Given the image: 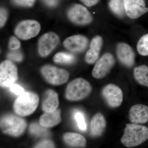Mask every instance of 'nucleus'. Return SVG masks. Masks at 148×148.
Returning <instances> with one entry per match:
<instances>
[{"label": "nucleus", "mask_w": 148, "mask_h": 148, "mask_svg": "<svg viewBox=\"0 0 148 148\" xmlns=\"http://www.w3.org/2000/svg\"><path fill=\"white\" fill-rule=\"evenodd\" d=\"M148 139V128L138 124H127L122 137V143L127 147L140 145Z\"/></svg>", "instance_id": "f257e3e1"}, {"label": "nucleus", "mask_w": 148, "mask_h": 148, "mask_svg": "<svg viewBox=\"0 0 148 148\" xmlns=\"http://www.w3.org/2000/svg\"><path fill=\"white\" fill-rule=\"evenodd\" d=\"M39 102V98L36 93L24 92L19 95L14 102V111L21 116L29 115L36 110Z\"/></svg>", "instance_id": "f03ea898"}, {"label": "nucleus", "mask_w": 148, "mask_h": 148, "mask_svg": "<svg viewBox=\"0 0 148 148\" xmlns=\"http://www.w3.org/2000/svg\"><path fill=\"white\" fill-rule=\"evenodd\" d=\"M92 90V87L88 82L81 78L71 82L66 88V97L71 101H78L87 97Z\"/></svg>", "instance_id": "7ed1b4c3"}, {"label": "nucleus", "mask_w": 148, "mask_h": 148, "mask_svg": "<svg viewBox=\"0 0 148 148\" xmlns=\"http://www.w3.org/2000/svg\"><path fill=\"white\" fill-rule=\"evenodd\" d=\"M27 127L26 122L23 119L13 115H8L2 118L1 127L5 134L18 137L24 133Z\"/></svg>", "instance_id": "20e7f679"}, {"label": "nucleus", "mask_w": 148, "mask_h": 148, "mask_svg": "<svg viewBox=\"0 0 148 148\" xmlns=\"http://www.w3.org/2000/svg\"><path fill=\"white\" fill-rule=\"evenodd\" d=\"M41 72L48 82L55 85L65 83L69 79V73L66 70L50 65L43 67Z\"/></svg>", "instance_id": "39448f33"}, {"label": "nucleus", "mask_w": 148, "mask_h": 148, "mask_svg": "<svg viewBox=\"0 0 148 148\" xmlns=\"http://www.w3.org/2000/svg\"><path fill=\"white\" fill-rule=\"evenodd\" d=\"M18 78L16 66L11 61L6 60L0 65V84L3 87H10Z\"/></svg>", "instance_id": "423d86ee"}, {"label": "nucleus", "mask_w": 148, "mask_h": 148, "mask_svg": "<svg viewBox=\"0 0 148 148\" xmlns=\"http://www.w3.org/2000/svg\"><path fill=\"white\" fill-rule=\"evenodd\" d=\"M40 29L39 23L36 20H25L17 25L15 29V34L21 39L29 40L38 34Z\"/></svg>", "instance_id": "0eeeda50"}, {"label": "nucleus", "mask_w": 148, "mask_h": 148, "mask_svg": "<svg viewBox=\"0 0 148 148\" xmlns=\"http://www.w3.org/2000/svg\"><path fill=\"white\" fill-rule=\"evenodd\" d=\"M115 63V60L112 54L104 53L95 64L92 70V76L98 79L103 78L110 72Z\"/></svg>", "instance_id": "6e6552de"}, {"label": "nucleus", "mask_w": 148, "mask_h": 148, "mask_svg": "<svg viewBox=\"0 0 148 148\" xmlns=\"http://www.w3.org/2000/svg\"><path fill=\"white\" fill-rule=\"evenodd\" d=\"M68 17L73 23L79 25H86L92 22V17L86 8L82 5L76 4L69 9Z\"/></svg>", "instance_id": "1a4fd4ad"}, {"label": "nucleus", "mask_w": 148, "mask_h": 148, "mask_svg": "<svg viewBox=\"0 0 148 148\" xmlns=\"http://www.w3.org/2000/svg\"><path fill=\"white\" fill-rule=\"evenodd\" d=\"M102 95L111 108H118L122 103L123 93L121 89L115 85H106L102 90Z\"/></svg>", "instance_id": "9d476101"}, {"label": "nucleus", "mask_w": 148, "mask_h": 148, "mask_svg": "<svg viewBox=\"0 0 148 148\" xmlns=\"http://www.w3.org/2000/svg\"><path fill=\"white\" fill-rule=\"evenodd\" d=\"M59 42V38L55 33L49 32L43 35L38 42V52L41 56H47Z\"/></svg>", "instance_id": "9b49d317"}, {"label": "nucleus", "mask_w": 148, "mask_h": 148, "mask_svg": "<svg viewBox=\"0 0 148 148\" xmlns=\"http://www.w3.org/2000/svg\"><path fill=\"white\" fill-rule=\"evenodd\" d=\"M125 14L130 18L136 19L148 12L144 0H123Z\"/></svg>", "instance_id": "f8f14e48"}, {"label": "nucleus", "mask_w": 148, "mask_h": 148, "mask_svg": "<svg viewBox=\"0 0 148 148\" xmlns=\"http://www.w3.org/2000/svg\"><path fill=\"white\" fill-rule=\"evenodd\" d=\"M117 56L120 62L127 67H131L135 63V54L132 48L125 42H120L117 45Z\"/></svg>", "instance_id": "ddd939ff"}, {"label": "nucleus", "mask_w": 148, "mask_h": 148, "mask_svg": "<svg viewBox=\"0 0 148 148\" xmlns=\"http://www.w3.org/2000/svg\"><path fill=\"white\" fill-rule=\"evenodd\" d=\"M88 40L82 35L72 36L64 40V45L66 49L73 52H80L86 49Z\"/></svg>", "instance_id": "4468645a"}, {"label": "nucleus", "mask_w": 148, "mask_h": 148, "mask_svg": "<svg viewBox=\"0 0 148 148\" xmlns=\"http://www.w3.org/2000/svg\"><path fill=\"white\" fill-rule=\"evenodd\" d=\"M129 117L132 123H145L148 120V107L142 104L132 106L130 110Z\"/></svg>", "instance_id": "2eb2a0df"}, {"label": "nucleus", "mask_w": 148, "mask_h": 148, "mask_svg": "<svg viewBox=\"0 0 148 148\" xmlns=\"http://www.w3.org/2000/svg\"><path fill=\"white\" fill-rule=\"evenodd\" d=\"M103 38L100 36H96L92 39L90 44V49L85 55V61L89 64H92L97 61L100 55L103 46Z\"/></svg>", "instance_id": "dca6fc26"}, {"label": "nucleus", "mask_w": 148, "mask_h": 148, "mask_svg": "<svg viewBox=\"0 0 148 148\" xmlns=\"http://www.w3.org/2000/svg\"><path fill=\"white\" fill-rule=\"evenodd\" d=\"M58 94L52 90H47L42 102V109L45 112H51L57 110L59 106Z\"/></svg>", "instance_id": "f3484780"}, {"label": "nucleus", "mask_w": 148, "mask_h": 148, "mask_svg": "<svg viewBox=\"0 0 148 148\" xmlns=\"http://www.w3.org/2000/svg\"><path fill=\"white\" fill-rule=\"evenodd\" d=\"M106 127V121L102 114L98 113L92 117L90 122V133L92 136H101Z\"/></svg>", "instance_id": "a211bd4d"}, {"label": "nucleus", "mask_w": 148, "mask_h": 148, "mask_svg": "<svg viewBox=\"0 0 148 148\" xmlns=\"http://www.w3.org/2000/svg\"><path fill=\"white\" fill-rule=\"evenodd\" d=\"M61 121V112L58 110L51 112H46L41 116L39 119L40 124L46 128L56 126Z\"/></svg>", "instance_id": "6ab92c4d"}, {"label": "nucleus", "mask_w": 148, "mask_h": 148, "mask_svg": "<svg viewBox=\"0 0 148 148\" xmlns=\"http://www.w3.org/2000/svg\"><path fill=\"white\" fill-rule=\"evenodd\" d=\"M65 143L73 147H84L86 144L85 138L82 135L73 132H68L64 136Z\"/></svg>", "instance_id": "aec40b11"}, {"label": "nucleus", "mask_w": 148, "mask_h": 148, "mask_svg": "<svg viewBox=\"0 0 148 148\" xmlns=\"http://www.w3.org/2000/svg\"><path fill=\"white\" fill-rule=\"evenodd\" d=\"M134 77L140 84L148 87V67L142 65L134 69Z\"/></svg>", "instance_id": "412c9836"}, {"label": "nucleus", "mask_w": 148, "mask_h": 148, "mask_svg": "<svg viewBox=\"0 0 148 148\" xmlns=\"http://www.w3.org/2000/svg\"><path fill=\"white\" fill-rule=\"evenodd\" d=\"M109 6L112 12L117 16L122 17L125 14L123 0H110Z\"/></svg>", "instance_id": "4be33fe9"}, {"label": "nucleus", "mask_w": 148, "mask_h": 148, "mask_svg": "<svg viewBox=\"0 0 148 148\" xmlns=\"http://www.w3.org/2000/svg\"><path fill=\"white\" fill-rule=\"evenodd\" d=\"M75 59V56L73 54L64 52L57 53L53 57L54 62L58 64H71L74 62Z\"/></svg>", "instance_id": "5701e85b"}, {"label": "nucleus", "mask_w": 148, "mask_h": 148, "mask_svg": "<svg viewBox=\"0 0 148 148\" xmlns=\"http://www.w3.org/2000/svg\"><path fill=\"white\" fill-rule=\"evenodd\" d=\"M137 49L140 55L143 56H148V34L140 38L137 44Z\"/></svg>", "instance_id": "b1692460"}, {"label": "nucleus", "mask_w": 148, "mask_h": 148, "mask_svg": "<svg viewBox=\"0 0 148 148\" xmlns=\"http://www.w3.org/2000/svg\"><path fill=\"white\" fill-rule=\"evenodd\" d=\"M46 127H43L37 123H33L30 125V131L32 134L38 137H45L49 135Z\"/></svg>", "instance_id": "393cba45"}, {"label": "nucleus", "mask_w": 148, "mask_h": 148, "mask_svg": "<svg viewBox=\"0 0 148 148\" xmlns=\"http://www.w3.org/2000/svg\"><path fill=\"white\" fill-rule=\"evenodd\" d=\"M75 119L77 122L79 129L83 131L85 130L86 128V125L82 114L79 112L76 113L75 114Z\"/></svg>", "instance_id": "a878e982"}, {"label": "nucleus", "mask_w": 148, "mask_h": 148, "mask_svg": "<svg viewBox=\"0 0 148 148\" xmlns=\"http://www.w3.org/2000/svg\"><path fill=\"white\" fill-rule=\"evenodd\" d=\"M8 57L11 60L19 62L22 60L23 56L20 52L17 51L10 52L8 54Z\"/></svg>", "instance_id": "bb28decb"}, {"label": "nucleus", "mask_w": 148, "mask_h": 148, "mask_svg": "<svg viewBox=\"0 0 148 148\" xmlns=\"http://www.w3.org/2000/svg\"><path fill=\"white\" fill-rule=\"evenodd\" d=\"M20 42L15 37H11L9 43V47L11 49L16 50L20 47Z\"/></svg>", "instance_id": "cd10ccee"}, {"label": "nucleus", "mask_w": 148, "mask_h": 148, "mask_svg": "<svg viewBox=\"0 0 148 148\" xmlns=\"http://www.w3.org/2000/svg\"><path fill=\"white\" fill-rule=\"evenodd\" d=\"M35 148H54V143L49 140H45L42 141L35 146Z\"/></svg>", "instance_id": "c85d7f7f"}, {"label": "nucleus", "mask_w": 148, "mask_h": 148, "mask_svg": "<svg viewBox=\"0 0 148 148\" xmlns=\"http://www.w3.org/2000/svg\"><path fill=\"white\" fill-rule=\"evenodd\" d=\"M35 0H12L14 3L18 5L24 6H32Z\"/></svg>", "instance_id": "c756f323"}, {"label": "nucleus", "mask_w": 148, "mask_h": 148, "mask_svg": "<svg viewBox=\"0 0 148 148\" xmlns=\"http://www.w3.org/2000/svg\"><path fill=\"white\" fill-rule=\"evenodd\" d=\"M10 90L12 92L15 93L17 95H20L24 92V88L21 87L20 86L16 84L12 85L10 87Z\"/></svg>", "instance_id": "7c9ffc66"}, {"label": "nucleus", "mask_w": 148, "mask_h": 148, "mask_svg": "<svg viewBox=\"0 0 148 148\" xmlns=\"http://www.w3.org/2000/svg\"><path fill=\"white\" fill-rule=\"evenodd\" d=\"M1 13H0V21H1V27H3L5 24L8 16V13L5 9L1 8Z\"/></svg>", "instance_id": "2f4dec72"}, {"label": "nucleus", "mask_w": 148, "mask_h": 148, "mask_svg": "<svg viewBox=\"0 0 148 148\" xmlns=\"http://www.w3.org/2000/svg\"><path fill=\"white\" fill-rule=\"evenodd\" d=\"M83 3L87 6H92L96 5L99 0H81Z\"/></svg>", "instance_id": "473e14b6"}, {"label": "nucleus", "mask_w": 148, "mask_h": 148, "mask_svg": "<svg viewBox=\"0 0 148 148\" xmlns=\"http://www.w3.org/2000/svg\"><path fill=\"white\" fill-rule=\"evenodd\" d=\"M45 2L50 6H54L57 4L58 0H44Z\"/></svg>", "instance_id": "72a5a7b5"}]
</instances>
